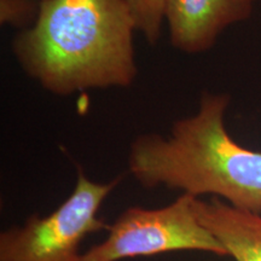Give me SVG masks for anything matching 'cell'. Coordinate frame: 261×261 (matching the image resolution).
Listing matches in <instances>:
<instances>
[{
    "mask_svg": "<svg viewBox=\"0 0 261 261\" xmlns=\"http://www.w3.org/2000/svg\"><path fill=\"white\" fill-rule=\"evenodd\" d=\"M39 9L40 0H0V22L23 31L34 23Z\"/></svg>",
    "mask_w": 261,
    "mask_h": 261,
    "instance_id": "obj_8",
    "label": "cell"
},
{
    "mask_svg": "<svg viewBox=\"0 0 261 261\" xmlns=\"http://www.w3.org/2000/svg\"><path fill=\"white\" fill-rule=\"evenodd\" d=\"M194 198L181 194L161 208H127L108 227L106 240L83 254V261H120L187 250L227 256L223 244L196 217Z\"/></svg>",
    "mask_w": 261,
    "mask_h": 261,
    "instance_id": "obj_4",
    "label": "cell"
},
{
    "mask_svg": "<svg viewBox=\"0 0 261 261\" xmlns=\"http://www.w3.org/2000/svg\"><path fill=\"white\" fill-rule=\"evenodd\" d=\"M135 19L137 32H140L148 44H158L166 22L168 0H127Z\"/></svg>",
    "mask_w": 261,
    "mask_h": 261,
    "instance_id": "obj_7",
    "label": "cell"
},
{
    "mask_svg": "<svg viewBox=\"0 0 261 261\" xmlns=\"http://www.w3.org/2000/svg\"><path fill=\"white\" fill-rule=\"evenodd\" d=\"M230 97L202 94L194 115L167 137L146 133L130 143L128 172L142 187H165L200 198L213 195L261 214V152L243 148L224 125Z\"/></svg>",
    "mask_w": 261,
    "mask_h": 261,
    "instance_id": "obj_2",
    "label": "cell"
},
{
    "mask_svg": "<svg viewBox=\"0 0 261 261\" xmlns=\"http://www.w3.org/2000/svg\"><path fill=\"white\" fill-rule=\"evenodd\" d=\"M255 0H168L166 23L172 46L188 55L214 46L225 29L246 21Z\"/></svg>",
    "mask_w": 261,
    "mask_h": 261,
    "instance_id": "obj_5",
    "label": "cell"
},
{
    "mask_svg": "<svg viewBox=\"0 0 261 261\" xmlns=\"http://www.w3.org/2000/svg\"><path fill=\"white\" fill-rule=\"evenodd\" d=\"M119 182L120 178L93 181L80 171L74 190L60 207L2 231L0 261H83L85 238L109 227L98 212Z\"/></svg>",
    "mask_w": 261,
    "mask_h": 261,
    "instance_id": "obj_3",
    "label": "cell"
},
{
    "mask_svg": "<svg viewBox=\"0 0 261 261\" xmlns=\"http://www.w3.org/2000/svg\"><path fill=\"white\" fill-rule=\"evenodd\" d=\"M135 19L127 0H40L12 52L22 70L56 96L135 83Z\"/></svg>",
    "mask_w": 261,
    "mask_h": 261,
    "instance_id": "obj_1",
    "label": "cell"
},
{
    "mask_svg": "<svg viewBox=\"0 0 261 261\" xmlns=\"http://www.w3.org/2000/svg\"><path fill=\"white\" fill-rule=\"evenodd\" d=\"M200 223L234 261H261V214L238 210L217 198H194Z\"/></svg>",
    "mask_w": 261,
    "mask_h": 261,
    "instance_id": "obj_6",
    "label": "cell"
}]
</instances>
